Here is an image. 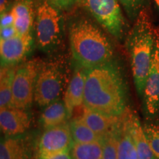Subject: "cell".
<instances>
[{"instance_id":"obj_1","label":"cell","mask_w":159,"mask_h":159,"mask_svg":"<svg viewBox=\"0 0 159 159\" xmlns=\"http://www.w3.org/2000/svg\"><path fill=\"white\" fill-rule=\"evenodd\" d=\"M83 105L111 116H120L126 111L124 80L114 61L85 69Z\"/></svg>"},{"instance_id":"obj_2","label":"cell","mask_w":159,"mask_h":159,"mask_svg":"<svg viewBox=\"0 0 159 159\" xmlns=\"http://www.w3.org/2000/svg\"><path fill=\"white\" fill-rule=\"evenodd\" d=\"M69 33L71 54L80 67L88 69L112 61L114 50L110 41L90 20H75Z\"/></svg>"},{"instance_id":"obj_3","label":"cell","mask_w":159,"mask_h":159,"mask_svg":"<svg viewBox=\"0 0 159 159\" xmlns=\"http://www.w3.org/2000/svg\"><path fill=\"white\" fill-rule=\"evenodd\" d=\"M154 28L148 10L144 7L134 20L129 32L126 47L130 57L135 85L143 96L154 48Z\"/></svg>"},{"instance_id":"obj_4","label":"cell","mask_w":159,"mask_h":159,"mask_svg":"<svg viewBox=\"0 0 159 159\" xmlns=\"http://www.w3.org/2000/svg\"><path fill=\"white\" fill-rule=\"evenodd\" d=\"M35 30L39 48L45 52L55 49L61 43L63 33L61 9L47 0H36Z\"/></svg>"},{"instance_id":"obj_5","label":"cell","mask_w":159,"mask_h":159,"mask_svg":"<svg viewBox=\"0 0 159 159\" xmlns=\"http://www.w3.org/2000/svg\"><path fill=\"white\" fill-rule=\"evenodd\" d=\"M66 83L63 66L57 61L41 65L35 87L34 99L40 106H47L58 100Z\"/></svg>"},{"instance_id":"obj_6","label":"cell","mask_w":159,"mask_h":159,"mask_svg":"<svg viewBox=\"0 0 159 159\" xmlns=\"http://www.w3.org/2000/svg\"><path fill=\"white\" fill-rule=\"evenodd\" d=\"M41 63L36 60L17 65L13 83L12 107L27 110L31 106Z\"/></svg>"},{"instance_id":"obj_7","label":"cell","mask_w":159,"mask_h":159,"mask_svg":"<svg viewBox=\"0 0 159 159\" xmlns=\"http://www.w3.org/2000/svg\"><path fill=\"white\" fill-rule=\"evenodd\" d=\"M89 13L111 35L122 37L125 19L119 0H81Z\"/></svg>"},{"instance_id":"obj_8","label":"cell","mask_w":159,"mask_h":159,"mask_svg":"<svg viewBox=\"0 0 159 159\" xmlns=\"http://www.w3.org/2000/svg\"><path fill=\"white\" fill-rule=\"evenodd\" d=\"M145 112L153 116L159 111V26L154 28V48L144 94Z\"/></svg>"},{"instance_id":"obj_9","label":"cell","mask_w":159,"mask_h":159,"mask_svg":"<svg viewBox=\"0 0 159 159\" xmlns=\"http://www.w3.org/2000/svg\"><path fill=\"white\" fill-rule=\"evenodd\" d=\"M74 141L67 123L47 129L40 138L39 155L70 151Z\"/></svg>"},{"instance_id":"obj_10","label":"cell","mask_w":159,"mask_h":159,"mask_svg":"<svg viewBox=\"0 0 159 159\" xmlns=\"http://www.w3.org/2000/svg\"><path fill=\"white\" fill-rule=\"evenodd\" d=\"M33 39L30 34L19 35L0 41L1 64L16 65L27 57L31 51Z\"/></svg>"},{"instance_id":"obj_11","label":"cell","mask_w":159,"mask_h":159,"mask_svg":"<svg viewBox=\"0 0 159 159\" xmlns=\"http://www.w3.org/2000/svg\"><path fill=\"white\" fill-rule=\"evenodd\" d=\"M30 125V117L27 110L16 107L1 108L0 126L6 136H16L22 134Z\"/></svg>"},{"instance_id":"obj_12","label":"cell","mask_w":159,"mask_h":159,"mask_svg":"<svg viewBox=\"0 0 159 159\" xmlns=\"http://www.w3.org/2000/svg\"><path fill=\"white\" fill-rule=\"evenodd\" d=\"M122 115L140 159H157L151 150L143 125H141L138 117L127 109Z\"/></svg>"},{"instance_id":"obj_13","label":"cell","mask_w":159,"mask_h":159,"mask_svg":"<svg viewBox=\"0 0 159 159\" xmlns=\"http://www.w3.org/2000/svg\"><path fill=\"white\" fill-rule=\"evenodd\" d=\"M14 27L19 35L30 34L35 25V2L33 0H16L11 7Z\"/></svg>"},{"instance_id":"obj_14","label":"cell","mask_w":159,"mask_h":159,"mask_svg":"<svg viewBox=\"0 0 159 159\" xmlns=\"http://www.w3.org/2000/svg\"><path fill=\"white\" fill-rule=\"evenodd\" d=\"M85 83V69L81 67L75 71L69 81L63 99L69 117L71 116L75 108L83 105Z\"/></svg>"},{"instance_id":"obj_15","label":"cell","mask_w":159,"mask_h":159,"mask_svg":"<svg viewBox=\"0 0 159 159\" xmlns=\"http://www.w3.org/2000/svg\"><path fill=\"white\" fill-rule=\"evenodd\" d=\"M80 118L100 137L116 128L120 120V116H108L85 106Z\"/></svg>"},{"instance_id":"obj_16","label":"cell","mask_w":159,"mask_h":159,"mask_svg":"<svg viewBox=\"0 0 159 159\" xmlns=\"http://www.w3.org/2000/svg\"><path fill=\"white\" fill-rule=\"evenodd\" d=\"M45 107L41 116V123L43 128L47 130L66 123L69 116L64 102L56 100Z\"/></svg>"},{"instance_id":"obj_17","label":"cell","mask_w":159,"mask_h":159,"mask_svg":"<svg viewBox=\"0 0 159 159\" xmlns=\"http://www.w3.org/2000/svg\"><path fill=\"white\" fill-rule=\"evenodd\" d=\"M118 159H140L136 148L123 117L120 116L118 128Z\"/></svg>"},{"instance_id":"obj_18","label":"cell","mask_w":159,"mask_h":159,"mask_svg":"<svg viewBox=\"0 0 159 159\" xmlns=\"http://www.w3.org/2000/svg\"><path fill=\"white\" fill-rule=\"evenodd\" d=\"M17 65L2 66L0 72V108L12 107L13 83Z\"/></svg>"},{"instance_id":"obj_19","label":"cell","mask_w":159,"mask_h":159,"mask_svg":"<svg viewBox=\"0 0 159 159\" xmlns=\"http://www.w3.org/2000/svg\"><path fill=\"white\" fill-rule=\"evenodd\" d=\"M0 159H28L27 143L19 137H8L0 144Z\"/></svg>"},{"instance_id":"obj_20","label":"cell","mask_w":159,"mask_h":159,"mask_svg":"<svg viewBox=\"0 0 159 159\" xmlns=\"http://www.w3.org/2000/svg\"><path fill=\"white\" fill-rule=\"evenodd\" d=\"M71 159H102L100 139L89 143H75L70 150Z\"/></svg>"},{"instance_id":"obj_21","label":"cell","mask_w":159,"mask_h":159,"mask_svg":"<svg viewBox=\"0 0 159 159\" xmlns=\"http://www.w3.org/2000/svg\"><path fill=\"white\" fill-rule=\"evenodd\" d=\"M69 127L75 143H89L100 139V136L89 128L80 117L73 119Z\"/></svg>"},{"instance_id":"obj_22","label":"cell","mask_w":159,"mask_h":159,"mask_svg":"<svg viewBox=\"0 0 159 159\" xmlns=\"http://www.w3.org/2000/svg\"><path fill=\"white\" fill-rule=\"evenodd\" d=\"M118 125L100 137L102 145V159H118Z\"/></svg>"},{"instance_id":"obj_23","label":"cell","mask_w":159,"mask_h":159,"mask_svg":"<svg viewBox=\"0 0 159 159\" xmlns=\"http://www.w3.org/2000/svg\"><path fill=\"white\" fill-rule=\"evenodd\" d=\"M143 128L151 150L156 158L159 159V126L153 124H145Z\"/></svg>"},{"instance_id":"obj_24","label":"cell","mask_w":159,"mask_h":159,"mask_svg":"<svg viewBox=\"0 0 159 159\" xmlns=\"http://www.w3.org/2000/svg\"><path fill=\"white\" fill-rule=\"evenodd\" d=\"M128 16L134 21L142 9L145 7L148 0H119Z\"/></svg>"},{"instance_id":"obj_25","label":"cell","mask_w":159,"mask_h":159,"mask_svg":"<svg viewBox=\"0 0 159 159\" xmlns=\"http://www.w3.org/2000/svg\"><path fill=\"white\" fill-rule=\"evenodd\" d=\"M15 18L12 13L11 9L9 11L5 12V13H1V19H0V27H9V26L14 25Z\"/></svg>"},{"instance_id":"obj_26","label":"cell","mask_w":159,"mask_h":159,"mask_svg":"<svg viewBox=\"0 0 159 159\" xmlns=\"http://www.w3.org/2000/svg\"><path fill=\"white\" fill-rule=\"evenodd\" d=\"M39 159H71V156L70 151H66L55 153L39 154Z\"/></svg>"},{"instance_id":"obj_27","label":"cell","mask_w":159,"mask_h":159,"mask_svg":"<svg viewBox=\"0 0 159 159\" xmlns=\"http://www.w3.org/2000/svg\"><path fill=\"white\" fill-rule=\"evenodd\" d=\"M60 9H68L78 2L80 0H47Z\"/></svg>"},{"instance_id":"obj_28","label":"cell","mask_w":159,"mask_h":159,"mask_svg":"<svg viewBox=\"0 0 159 159\" xmlns=\"http://www.w3.org/2000/svg\"><path fill=\"white\" fill-rule=\"evenodd\" d=\"M17 31L16 30L14 25L9 26V27H2L1 28L0 30V41H2V40H7L11 39V38L15 36L16 35H17Z\"/></svg>"},{"instance_id":"obj_29","label":"cell","mask_w":159,"mask_h":159,"mask_svg":"<svg viewBox=\"0 0 159 159\" xmlns=\"http://www.w3.org/2000/svg\"><path fill=\"white\" fill-rule=\"evenodd\" d=\"M8 6V0H1L0 1V11H1V13L9 11L10 9Z\"/></svg>"},{"instance_id":"obj_30","label":"cell","mask_w":159,"mask_h":159,"mask_svg":"<svg viewBox=\"0 0 159 159\" xmlns=\"http://www.w3.org/2000/svg\"><path fill=\"white\" fill-rule=\"evenodd\" d=\"M154 2H155V5L156 6V7L159 11V0H154Z\"/></svg>"}]
</instances>
